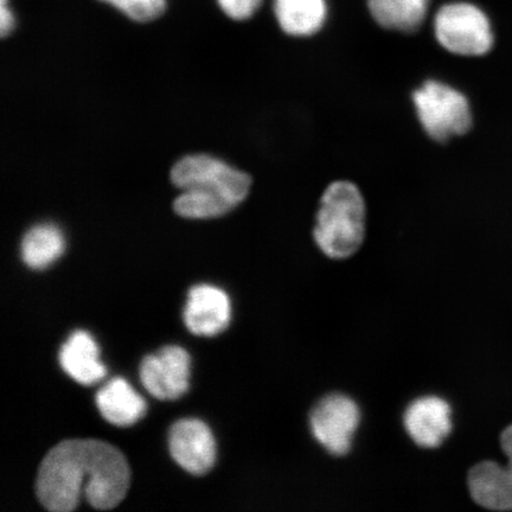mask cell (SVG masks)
I'll use <instances>...</instances> for the list:
<instances>
[{"mask_svg":"<svg viewBox=\"0 0 512 512\" xmlns=\"http://www.w3.org/2000/svg\"><path fill=\"white\" fill-rule=\"evenodd\" d=\"M131 470L117 447L94 439L62 441L48 452L36 480V494L44 508L69 512L82 495L99 510H111L124 501Z\"/></svg>","mask_w":512,"mask_h":512,"instance_id":"6da1fadb","label":"cell"},{"mask_svg":"<svg viewBox=\"0 0 512 512\" xmlns=\"http://www.w3.org/2000/svg\"><path fill=\"white\" fill-rule=\"evenodd\" d=\"M183 194L174 208L187 219H211L227 214L245 201L252 179L221 160L206 155L185 157L171 171Z\"/></svg>","mask_w":512,"mask_h":512,"instance_id":"7a4b0ae2","label":"cell"},{"mask_svg":"<svg viewBox=\"0 0 512 512\" xmlns=\"http://www.w3.org/2000/svg\"><path fill=\"white\" fill-rule=\"evenodd\" d=\"M315 240L331 259H347L362 246L366 235V204L360 190L350 182H335L320 201Z\"/></svg>","mask_w":512,"mask_h":512,"instance_id":"3957f363","label":"cell"},{"mask_svg":"<svg viewBox=\"0 0 512 512\" xmlns=\"http://www.w3.org/2000/svg\"><path fill=\"white\" fill-rule=\"evenodd\" d=\"M413 101L422 127L437 142L463 136L472 126L469 101L443 82H425L414 92Z\"/></svg>","mask_w":512,"mask_h":512,"instance_id":"277c9868","label":"cell"},{"mask_svg":"<svg viewBox=\"0 0 512 512\" xmlns=\"http://www.w3.org/2000/svg\"><path fill=\"white\" fill-rule=\"evenodd\" d=\"M435 36L446 50L463 56H482L494 46L489 18L470 3L444 5L435 16Z\"/></svg>","mask_w":512,"mask_h":512,"instance_id":"5b68a950","label":"cell"},{"mask_svg":"<svg viewBox=\"0 0 512 512\" xmlns=\"http://www.w3.org/2000/svg\"><path fill=\"white\" fill-rule=\"evenodd\" d=\"M360 422V407L343 394L325 396L310 415L313 438L332 456L349 453Z\"/></svg>","mask_w":512,"mask_h":512,"instance_id":"8992f818","label":"cell"},{"mask_svg":"<svg viewBox=\"0 0 512 512\" xmlns=\"http://www.w3.org/2000/svg\"><path fill=\"white\" fill-rule=\"evenodd\" d=\"M502 450L507 464L491 460L472 467L467 484L473 501L480 507L495 511H512V425L505 428L501 437Z\"/></svg>","mask_w":512,"mask_h":512,"instance_id":"52a82bcc","label":"cell"},{"mask_svg":"<svg viewBox=\"0 0 512 512\" xmlns=\"http://www.w3.org/2000/svg\"><path fill=\"white\" fill-rule=\"evenodd\" d=\"M190 364L187 350L170 345L144 358L140 379L156 399L177 400L189 390Z\"/></svg>","mask_w":512,"mask_h":512,"instance_id":"ba28073f","label":"cell"},{"mask_svg":"<svg viewBox=\"0 0 512 512\" xmlns=\"http://www.w3.org/2000/svg\"><path fill=\"white\" fill-rule=\"evenodd\" d=\"M169 447L175 462L191 475H207L215 465L214 435L201 420L177 421L170 430Z\"/></svg>","mask_w":512,"mask_h":512,"instance_id":"9c48e42d","label":"cell"},{"mask_svg":"<svg viewBox=\"0 0 512 512\" xmlns=\"http://www.w3.org/2000/svg\"><path fill=\"white\" fill-rule=\"evenodd\" d=\"M406 431L420 447L435 448L444 443L453 427L450 403L439 396L416 399L403 415Z\"/></svg>","mask_w":512,"mask_h":512,"instance_id":"30bf717a","label":"cell"},{"mask_svg":"<svg viewBox=\"0 0 512 512\" xmlns=\"http://www.w3.org/2000/svg\"><path fill=\"white\" fill-rule=\"evenodd\" d=\"M232 317L226 292L215 286L198 285L189 292L184 322L192 334L214 337L228 328Z\"/></svg>","mask_w":512,"mask_h":512,"instance_id":"8fae6325","label":"cell"},{"mask_svg":"<svg viewBox=\"0 0 512 512\" xmlns=\"http://www.w3.org/2000/svg\"><path fill=\"white\" fill-rule=\"evenodd\" d=\"M60 363L72 379L85 386L101 381L107 369L100 362V350L87 331H75L60 351Z\"/></svg>","mask_w":512,"mask_h":512,"instance_id":"7c38bea8","label":"cell"},{"mask_svg":"<svg viewBox=\"0 0 512 512\" xmlns=\"http://www.w3.org/2000/svg\"><path fill=\"white\" fill-rule=\"evenodd\" d=\"M96 405L110 424L127 427L144 418L146 402L125 379L117 377L96 394Z\"/></svg>","mask_w":512,"mask_h":512,"instance_id":"4fadbf2b","label":"cell"},{"mask_svg":"<svg viewBox=\"0 0 512 512\" xmlns=\"http://www.w3.org/2000/svg\"><path fill=\"white\" fill-rule=\"evenodd\" d=\"M280 28L291 36H311L323 27L325 0H274Z\"/></svg>","mask_w":512,"mask_h":512,"instance_id":"5bb4252c","label":"cell"},{"mask_svg":"<svg viewBox=\"0 0 512 512\" xmlns=\"http://www.w3.org/2000/svg\"><path fill=\"white\" fill-rule=\"evenodd\" d=\"M430 0H368L371 16L381 27L414 32L424 23Z\"/></svg>","mask_w":512,"mask_h":512,"instance_id":"9a60e30c","label":"cell"},{"mask_svg":"<svg viewBox=\"0 0 512 512\" xmlns=\"http://www.w3.org/2000/svg\"><path fill=\"white\" fill-rule=\"evenodd\" d=\"M66 248V241L59 228L44 223L31 228L22 241V259L32 270H44L53 265Z\"/></svg>","mask_w":512,"mask_h":512,"instance_id":"2e32d148","label":"cell"},{"mask_svg":"<svg viewBox=\"0 0 512 512\" xmlns=\"http://www.w3.org/2000/svg\"><path fill=\"white\" fill-rule=\"evenodd\" d=\"M100 2L111 4L132 21L140 23L150 22L162 16L166 8L165 0H100Z\"/></svg>","mask_w":512,"mask_h":512,"instance_id":"e0dca14e","label":"cell"},{"mask_svg":"<svg viewBox=\"0 0 512 512\" xmlns=\"http://www.w3.org/2000/svg\"><path fill=\"white\" fill-rule=\"evenodd\" d=\"M262 0H217L220 8L228 17L235 21H243L255 14Z\"/></svg>","mask_w":512,"mask_h":512,"instance_id":"ac0fdd59","label":"cell"},{"mask_svg":"<svg viewBox=\"0 0 512 512\" xmlns=\"http://www.w3.org/2000/svg\"><path fill=\"white\" fill-rule=\"evenodd\" d=\"M15 18L8 8V0H0V34L6 37L14 29Z\"/></svg>","mask_w":512,"mask_h":512,"instance_id":"d6986e66","label":"cell"}]
</instances>
